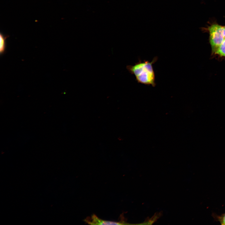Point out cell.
Wrapping results in <instances>:
<instances>
[{"label": "cell", "mask_w": 225, "mask_h": 225, "mask_svg": "<svg viewBox=\"0 0 225 225\" xmlns=\"http://www.w3.org/2000/svg\"><path fill=\"white\" fill-rule=\"evenodd\" d=\"M158 59L157 57H155L151 62L145 60L142 62L139 59L134 65H127L126 68L129 72L135 76L138 83L154 87L156 84L153 65Z\"/></svg>", "instance_id": "1"}, {"label": "cell", "mask_w": 225, "mask_h": 225, "mask_svg": "<svg viewBox=\"0 0 225 225\" xmlns=\"http://www.w3.org/2000/svg\"><path fill=\"white\" fill-rule=\"evenodd\" d=\"M210 42L212 50L214 52L224 39L223 27L217 24L212 25L208 28Z\"/></svg>", "instance_id": "2"}, {"label": "cell", "mask_w": 225, "mask_h": 225, "mask_svg": "<svg viewBox=\"0 0 225 225\" xmlns=\"http://www.w3.org/2000/svg\"><path fill=\"white\" fill-rule=\"evenodd\" d=\"M85 221L90 224L93 225H122L124 224L123 221L115 222L105 221L101 219L96 215H93L90 217L87 218Z\"/></svg>", "instance_id": "3"}, {"label": "cell", "mask_w": 225, "mask_h": 225, "mask_svg": "<svg viewBox=\"0 0 225 225\" xmlns=\"http://www.w3.org/2000/svg\"><path fill=\"white\" fill-rule=\"evenodd\" d=\"M7 37L1 33L0 34V55L3 54L6 51V39Z\"/></svg>", "instance_id": "4"}, {"label": "cell", "mask_w": 225, "mask_h": 225, "mask_svg": "<svg viewBox=\"0 0 225 225\" xmlns=\"http://www.w3.org/2000/svg\"><path fill=\"white\" fill-rule=\"evenodd\" d=\"M215 54L221 56H225V39L214 51Z\"/></svg>", "instance_id": "5"}, {"label": "cell", "mask_w": 225, "mask_h": 225, "mask_svg": "<svg viewBox=\"0 0 225 225\" xmlns=\"http://www.w3.org/2000/svg\"><path fill=\"white\" fill-rule=\"evenodd\" d=\"M220 222L222 225H225V214L220 219Z\"/></svg>", "instance_id": "6"}, {"label": "cell", "mask_w": 225, "mask_h": 225, "mask_svg": "<svg viewBox=\"0 0 225 225\" xmlns=\"http://www.w3.org/2000/svg\"><path fill=\"white\" fill-rule=\"evenodd\" d=\"M223 33L224 39H225V26L223 27Z\"/></svg>", "instance_id": "7"}]
</instances>
